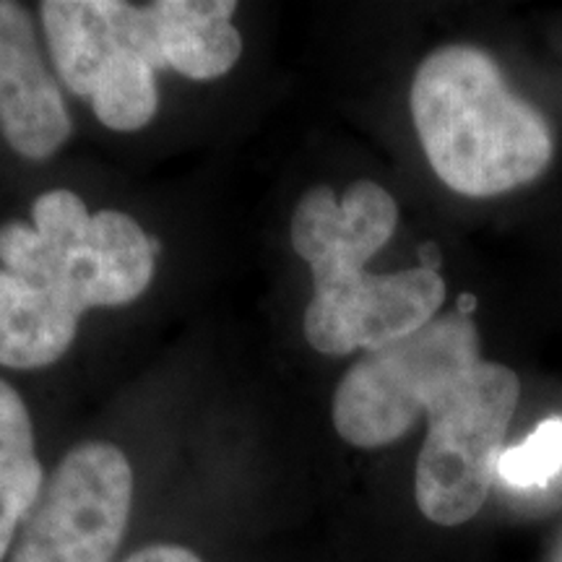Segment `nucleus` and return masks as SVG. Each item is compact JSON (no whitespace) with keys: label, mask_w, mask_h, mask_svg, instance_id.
I'll return each instance as SVG.
<instances>
[{"label":"nucleus","mask_w":562,"mask_h":562,"mask_svg":"<svg viewBox=\"0 0 562 562\" xmlns=\"http://www.w3.org/2000/svg\"><path fill=\"white\" fill-rule=\"evenodd\" d=\"M398 209L378 182L357 180L336 195L315 186L292 214V248L311 266L315 294L305 339L331 357L375 351L435 321L446 281L430 266L370 273L364 263L393 237Z\"/></svg>","instance_id":"nucleus-1"},{"label":"nucleus","mask_w":562,"mask_h":562,"mask_svg":"<svg viewBox=\"0 0 562 562\" xmlns=\"http://www.w3.org/2000/svg\"><path fill=\"white\" fill-rule=\"evenodd\" d=\"M412 117L435 175L456 193L487 199L537 180L552 159V133L516 97L490 53L448 45L422 60Z\"/></svg>","instance_id":"nucleus-2"},{"label":"nucleus","mask_w":562,"mask_h":562,"mask_svg":"<svg viewBox=\"0 0 562 562\" xmlns=\"http://www.w3.org/2000/svg\"><path fill=\"white\" fill-rule=\"evenodd\" d=\"M518 396L516 372L482 355L456 364L427 389L422 398L427 438L414 474V495L425 518L459 526L482 510Z\"/></svg>","instance_id":"nucleus-3"},{"label":"nucleus","mask_w":562,"mask_h":562,"mask_svg":"<svg viewBox=\"0 0 562 562\" xmlns=\"http://www.w3.org/2000/svg\"><path fill=\"white\" fill-rule=\"evenodd\" d=\"M476 351L480 334L463 311L368 351L336 389V432L357 448H383L404 438L422 417L427 389Z\"/></svg>","instance_id":"nucleus-4"},{"label":"nucleus","mask_w":562,"mask_h":562,"mask_svg":"<svg viewBox=\"0 0 562 562\" xmlns=\"http://www.w3.org/2000/svg\"><path fill=\"white\" fill-rule=\"evenodd\" d=\"M133 503V469L112 442L74 448L42 484L9 562H110Z\"/></svg>","instance_id":"nucleus-5"},{"label":"nucleus","mask_w":562,"mask_h":562,"mask_svg":"<svg viewBox=\"0 0 562 562\" xmlns=\"http://www.w3.org/2000/svg\"><path fill=\"white\" fill-rule=\"evenodd\" d=\"M0 131L13 151L47 159L70 136V115L42 60L30 11L0 0Z\"/></svg>","instance_id":"nucleus-6"},{"label":"nucleus","mask_w":562,"mask_h":562,"mask_svg":"<svg viewBox=\"0 0 562 562\" xmlns=\"http://www.w3.org/2000/svg\"><path fill=\"white\" fill-rule=\"evenodd\" d=\"M232 0H159L136 5L133 42L154 68L195 81L220 79L240 60L243 40L232 26Z\"/></svg>","instance_id":"nucleus-7"},{"label":"nucleus","mask_w":562,"mask_h":562,"mask_svg":"<svg viewBox=\"0 0 562 562\" xmlns=\"http://www.w3.org/2000/svg\"><path fill=\"white\" fill-rule=\"evenodd\" d=\"M133 3L117 0H45L42 26L60 79L76 97L91 100L102 68L131 42Z\"/></svg>","instance_id":"nucleus-8"},{"label":"nucleus","mask_w":562,"mask_h":562,"mask_svg":"<svg viewBox=\"0 0 562 562\" xmlns=\"http://www.w3.org/2000/svg\"><path fill=\"white\" fill-rule=\"evenodd\" d=\"M81 315L60 292L0 269V364L34 370L58 362L76 339Z\"/></svg>","instance_id":"nucleus-9"},{"label":"nucleus","mask_w":562,"mask_h":562,"mask_svg":"<svg viewBox=\"0 0 562 562\" xmlns=\"http://www.w3.org/2000/svg\"><path fill=\"white\" fill-rule=\"evenodd\" d=\"M42 484L45 472L34 448L30 412L19 393L0 378V562L11 554Z\"/></svg>","instance_id":"nucleus-10"},{"label":"nucleus","mask_w":562,"mask_h":562,"mask_svg":"<svg viewBox=\"0 0 562 562\" xmlns=\"http://www.w3.org/2000/svg\"><path fill=\"white\" fill-rule=\"evenodd\" d=\"M89 102L102 125L123 133L144 128L157 115V68L136 50L133 40L102 68Z\"/></svg>","instance_id":"nucleus-11"},{"label":"nucleus","mask_w":562,"mask_h":562,"mask_svg":"<svg viewBox=\"0 0 562 562\" xmlns=\"http://www.w3.org/2000/svg\"><path fill=\"white\" fill-rule=\"evenodd\" d=\"M562 472V417L544 419L521 446L505 448L497 476L510 487H542Z\"/></svg>","instance_id":"nucleus-12"},{"label":"nucleus","mask_w":562,"mask_h":562,"mask_svg":"<svg viewBox=\"0 0 562 562\" xmlns=\"http://www.w3.org/2000/svg\"><path fill=\"white\" fill-rule=\"evenodd\" d=\"M125 562H203L199 554L178 544H151L133 552Z\"/></svg>","instance_id":"nucleus-13"}]
</instances>
